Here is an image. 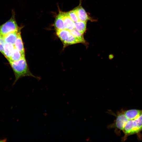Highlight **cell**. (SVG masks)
<instances>
[{"label": "cell", "mask_w": 142, "mask_h": 142, "mask_svg": "<svg viewBox=\"0 0 142 142\" xmlns=\"http://www.w3.org/2000/svg\"><path fill=\"white\" fill-rule=\"evenodd\" d=\"M122 131L124 134L122 139L123 141L126 140L129 136L139 134L142 131V114L136 118L127 119Z\"/></svg>", "instance_id": "6da1fadb"}, {"label": "cell", "mask_w": 142, "mask_h": 142, "mask_svg": "<svg viewBox=\"0 0 142 142\" xmlns=\"http://www.w3.org/2000/svg\"><path fill=\"white\" fill-rule=\"evenodd\" d=\"M14 72L15 80L13 85L20 78L24 76L35 77L30 72L25 57L17 61L9 62Z\"/></svg>", "instance_id": "7a4b0ae2"}, {"label": "cell", "mask_w": 142, "mask_h": 142, "mask_svg": "<svg viewBox=\"0 0 142 142\" xmlns=\"http://www.w3.org/2000/svg\"><path fill=\"white\" fill-rule=\"evenodd\" d=\"M56 33L63 43L64 47L77 43H84L85 41L75 37L67 29L56 30Z\"/></svg>", "instance_id": "3957f363"}, {"label": "cell", "mask_w": 142, "mask_h": 142, "mask_svg": "<svg viewBox=\"0 0 142 142\" xmlns=\"http://www.w3.org/2000/svg\"><path fill=\"white\" fill-rule=\"evenodd\" d=\"M21 29L17 24L14 15H13L9 19L0 25V34L4 36L11 33L18 31Z\"/></svg>", "instance_id": "277c9868"}, {"label": "cell", "mask_w": 142, "mask_h": 142, "mask_svg": "<svg viewBox=\"0 0 142 142\" xmlns=\"http://www.w3.org/2000/svg\"><path fill=\"white\" fill-rule=\"evenodd\" d=\"M61 12L65 29L70 30L75 28V22L69 17L67 13Z\"/></svg>", "instance_id": "5b68a950"}, {"label": "cell", "mask_w": 142, "mask_h": 142, "mask_svg": "<svg viewBox=\"0 0 142 142\" xmlns=\"http://www.w3.org/2000/svg\"><path fill=\"white\" fill-rule=\"evenodd\" d=\"M14 48V45L13 44L5 42L3 47V54L8 61L11 57Z\"/></svg>", "instance_id": "8992f818"}, {"label": "cell", "mask_w": 142, "mask_h": 142, "mask_svg": "<svg viewBox=\"0 0 142 142\" xmlns=\"http://www.w3.org/2000/svg\"><path fill=\"white\" fill-rule=\"evenodd\" d=\"M75 9L79 21L87 22L89 19L85 10L81 6H79Z\"/></svg>", "instance_id": "52a82bcc"}, {"label": "cell", "mask_w": 142, "mask_h": 142, "mask_svg": "<svg viewBox=\"0 0 142 142\" xmlns=\"http://www.w3.org/2000/svg\"><path fill=\"white\" fill-rule=\"evenodd\" d=\"M21 30L18 31L12 32L3 36L5 42L14 44L18 37L19 33Z\"/></svg>", "instance_id": "ba28073f"}, {"label": "cell", "mask_w": 142, "mask_h": 142, "mask_svg": "<svg viewBox=\"0 0 142 142\" xmlns=\"http://www.w3.org/2000/svg\"><path fill=\"white\" fill-rule=\"evenodd\" d=\"M14 45L15 48L19 50L22 54L25 55L24 49L21 35V31L18 33Z\"/></svg>", "instance_id": "9c48e42d"}, {"label": "cell", "mask_w": 142, "mask_h": 142, "mask_svg": "<svg viewBox=\"0 0 142 142\" xmlns=\"http://www.w3.org/2000/svg\"><path fill=\"white\" fill-rule=\"evenodd\" d=\"M54 24L56 30L65 29L61 12H59V13L56 16Z\"/></svg>", "instance_id": "30bf717a"}, {"label": "cell", "mask_w": 142, "mask_h": 142, "mask_svg": "<svg viewBox=\"0 0 142 142\" xmlns=\"http://www.w3.org/2000/svg\"><path fill=\"white\" fill-rule=\"evenodd\" d=\"M25 57V55L22 54L19 50L14 47L9 60V62L18 61Z\"/></svg>", "instance_id": "8fae6325"}, {"label": "cell", "mask_w": 142, "mask_h": 142, "mask_svg": "<svg viewBox=\"0 0 142 142\" xmlns=\"http://www.w3.org/2000/svg\"><path fill=\"white\" fill-rule=\"evenodd\" d=\"M87 22L79 21L75 22V28L82 34L86 29Z\"/></svg>", "instance_id": "7c38bea8"}, {"label": "cell", "mask_w": 142, "mask_h": 142, "mask_svg": "<svg viewBox=\"0 0 142 142\" xmlns=\"http://www.w3.org/2000/svg\"><path fill=\"white\" fill-rule=\"evenodd\" d=\"M69 31L70 33L75 37L85 41L83 37V34L81 33L75 28L71 30H70Z\"/></svg>", "instance_id": "4fadbf2b"}, {"label": "cell", "mask_w": 142, "mask_h": 142, "mask_svg": "<svg viewBox=\"0 0 142 142\" xmlns=\"http://www.w3.org/2000/svg\"><path fill=\"white\" fill-rule=\"evenodd\" d=\"M67 13L69 17L74 22H75L79 21L75 9Z\"/></svg>", "instance_id": "5bb4252c"}, {"label": "cell", "mask_w": 142, "mask_h": 142, "mask_svg": "<svg viewBox=\"0 0 142 142\" xmlns=\"http://www.w3.org/2000/svg\"><path fill=\"white\" fill-rule=\"evenodd\" d=\"M5 42L3 36L0 34V52L3 54V47Z\"/></svg>", "instance_id": "9a60e30c"}]
</instances>
